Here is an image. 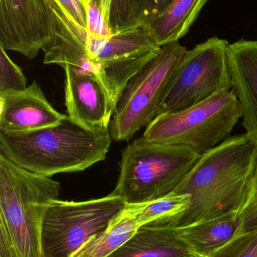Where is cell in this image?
<instances>
[{
  "mask_svg": "<svg viewBox=\"0 0 257 257\" xmlns=\"http://www.w3.org/2000/svg\"><path fill=\"white\" fill-rule=\"evenodd\" d=\"M50 0H0V47L34 59L53 37Z\"/></svg>",
  "mask_w": 257,
  "mask_h": 257,
  "instance_id": "cell-10",
  "label": "cell"
},
{
  "mask_svg": "<svg viewBox=\"0 0 257 257\" xmlns=\"http://www.w3.org/2000/svg\"><path fill=\"white\" fill-rule=\"evenodd\" d=\"M88 50L114 105L131 78L161 51L150 31L138 24L108 39L89 34Z\"/></svg>",
  "mask_w": 257,
  "mask_h": 257,
  "instance_id": "cell-9",
  "label": "cell"
},
{
  "mask_svg": "<svg viewBox=\"0 0 257 257\" xmlns=\"http://www.w3.org/2000/svg\"><path fill=\"white\" fill-rule=\"evenodd\" d=\"M50 4L54 32L52 39L42 50L44 63L89 72L101 81L99 69L88 50L87 29L78 25L57 0H50Z\"/></svg>",
  "mask_w": 257,
  "mask_h": 257,
  "instance_id": "cell-13",
  "label": "cell"
},
{
  "mask_svg": "<svg viewBox=\"0 0 257 257\" xmlns=\"http://www.w3.org/2000/svg\"><path fill=\"white\" fill-rule=\"evenodd\" d=\"M57 1L78 25L87 29L85 8L81 0H57Z\"/></svg>",
  "mask_w": 257,
  "mask_h": 257,
  "instance_id": "cell-26",
  "label": "cell"
},
{
  "mask_svg": "<svg viewBox=\"0 0 257 257\" xmlns=\"http://www.w3.org/2000/svg\"><path fill=\"white\" fill-rule=\"evenodd\" d=\"M0 133H24L60 124L67 115L48 102L36 81L25 90L0 94Z\"/></svg>",
  "mask_w": 257,
  "mask_h": 257,
  "instance_id": "cell-12",
  "label": "cell"
},
{
  "mask_svg": "<svg viewBox=\"0 0 257 257\" xmlns=\"http://www.w3.org/2000/svg\"><path fill=\"white\" fill-rule=\"evenodd\" d=\"M196 256L181 239L176 227L143 226L108 257H189Z\"/></svg>",
  "mask_w": 257,
  "mask_h": 257,
  "instance_id": "cell-16",
  "label": "cell"
},
{
  "mask_svg": "<svg viewBox=\"0 0 257 257\" xmlns=\"http://www.w3.org/2000/svg\"><path fill=\"white\" fill-rule=\"evenodd\" d=\"M190 204V195L172 192L150 202L126 205L125 208L135 217L140 226L176 227L178 220L188 209Z\"/></svg>",
  "mask_w": 257,
  "mask_h": 257,
  "instance_id": "cell-18",
  "label": "cell"
},
{
  "mask_svg": "<svg viewBox=\"0 0 257 257\" xmlns=\"http://www.w3.org/2000/svg\"><path fill=\"white\" fill-rule=\"evenodd\" d=\"M241 227L239 233L257 228V166L247 202L240 212Z\"/></svg>",
  "mask_w": 257,
  "mask_h": 257,
  "instance_id": "cell-24",
  "label": "cell"
},
{
  "mask_svg": "<svg viewBox=\"0 0 257 257\" xmlns=\"http://www.w3.org/2000/svg\"><path fill=\"white\" fill-rule=\"evenodd\" d=\"M81 3H83V5H84V2L85 1V0H81Z\"/></svg>",
  "mask_w": 257,
  "mask_h": 257,
  "instance_id": "cell-27",
  "label": "cell"
},
{
  "mask_svg": "<svg viewBox=\"0 0 257 257\" xmlns=\"http://www.w3.org/2000/svg\"><path fill=\"white\" fill-rule=\"evenodd\" d=\"M60 189L0 154V257H43L44 219Z\"/></svg>",
  "mask_w": 257,
  "mask_h": 257,
  "instance_id": "cell-3",
  "label": "cell"
},
{
  "mask_svg": "<svg viewBox=\"0 0 257 257\" xmlns=\"http://www.w3.org/2000/svg\"><path fill=\"white\" fill-rule=\"evenodd\" d=\"M207 257H257V228L237 234Z\"/></svg>",
  "mask_w": 257,
  "mask_h": 257,
  "instance_id": "cell-22",
  "label": "cell"
},
{
  "mask_svg": "<svg viewBox=\"0 0 257 257\" xmlns=\"http://www.w3.org/2000/svg\"><path fill=\"white\" fill-rule=\"evenodd\" d=\"M110 130L94 133L66 117L60 124L24 133H0V151L17 166L42 176L82 172L105 160Z\"/></svg>",
  "mask_w": 257,
  "mask_h": 257,
  "instance_id": "cell-2",
  "label": "cell"
},
{
  "mask_svg": "<svg viewBox=\"0 0 257 257\" xmlns=\"http://www.w3.org/2000/svg\"><path fill=\"white\" fill-rule=\"evenodd\" d=\"M65 72V105L69 118L94 133L110 130L116 105L99 78L71 68Z\"/></svg>",
  "mask_w": 257,
  "mask_h": 257,
  "instance_id": "cell-11",
  "label": "cell"
},
{
  "mask_svg": "<svg viewBox=\"0 0 257 257\" xmlns=\"http://www.w3.org/2000/svg\"><path fill=\"white\" fill-rule=\"evenodd\" d=\"M139 227L135 217L125 208L104 230L88 240L70 257L110 256L128 241Z\"/></svg>",
  "mask_w": 257,
  "mask_h": 257,
  "instance_id": "cell-19",
  "label": "cell"
},
{
  "mask_svg": "<svg viewBox=\"0 0 257 257\" xmlns=\"http://www.w3.org/2000/svg\"><path fill=\"white\" fill-rule=\"evenodd\" d=\"M241 227L240 212L234 211L176 228L181 239L196 256L207 257L239 233Z\"/></svg>",
  "mask_w": 257,
  "mask_h": 257,
  "instance_id": "cell-15",
  "label": "cell"
},
{
  "mask_svg": "<svg viewBox=\"0 0 257 257\" xmlns=\"http://www.w3.org/2000/svg\"><path fill=\"white\" fill-rule=\"evenodd\" d=\"M189 257H199V256H189Z\"/></svg>",
  "mask_w": 257,
  "mask_h": 257,
  "instance_id": "cell-28",
  "label": "cell"
},
{
  "mask_svg": "<svg viewBox=\"0 0 257 257\" xmlns=\"http://www.w3.org/2000/svg\"><path fill=\"white\" fill-rule=\"evenodd\" d=\"M202 154L183 145L135 139L122 153L117 185L112 193L126 205L167 196L181 184Z\"/></svg>",
  "mask_w": 257,
  "mask_h": 257,
  "instance_id": "cell-4",
  "label": "cell"
},
{
  "mask_svg": "<svg viewBox=\"0 0 257 257\" xmlns=\"http://www.w3.org/2000/svg\"><path fill=\"white\" fill-rule=\"evenodd\" d=\"M27 78L22 69L15 64L0 47V94L21 91L27 88Z\"/></svg>",
  "mask_w": 257,
  "mask_h": 257,
  "instance_id": "cell-23",
  "label": "cell"
},
{
  "mask_svg": "<svg viewBox=\"0 0 257 257\" xmlns=\"http://www.w3.org/2000/svg\"><path fill=\"white\" fill-rule=\"evenodd\" d=\"M144 0H113L111 26L113 34L138 25Z\"/></svg>",
  "mask_w": 257,
  "mask_h": 257,
  "instance_id": "cell-21",
  "label": "cell"
},
{
  "mask_svg": "<svg viewBox=\"0 0 257 257\" xmlns=\"http://www.w3.org/2000/svg\"><path fill=\"white\" fill-rule=\"evenodd\" d=\"M125 206L123 199L113 193L81 202L53 201L42 226V256L70 257L104 230Z\"/></svg>",
  "mask_w": 257,
  "mask_h": 257,
  "instance_id": "cell-7",
  "label": "cell"
},
{
  "mask_svg": "<svg viewBox=\"0 0 257 257\" xmlns=\"http://www.w3.org/2000/svg\"><path fill=\"white\" fill-rule=\"evenodd\" d=\"M208 0H173L147 27L159 46L187 35Z\"/></svg>",
  "mask_w": 257,
  "mask_h": 257,
  "instance_id": "cell-17",
  "label": "cell"
},
{
  "mask_svg": "<svg viewBox=\"0 0 257 257\" xmlns=\"http://www.w3.org/2000/svg\"><path fill=\"white\" fill-rule=\"evenodd\" d=\"M257 166V142L250 135L228 138L201 155L174 193L188 194L183 227L239 211L247 202Z\"/></svg>",
  "mask_w": 257,
  "mask_h": 257,
  "instance_id": "cell-1",
  "label": "cell"
},
{
  "mask_svg": "<svg viewBox=\"0 0 257 257\" xmlns=\"http://www.w3.org/2000/svg\"><path fill=\"white\" fill-rule=\"evenodd\" d=\"M229 62L232 91L241 105L243 126L257 142V41L229 44Z\"/></svg>",
  "mask_w": 257,
  "mask_h": 257,
  "instance_id": "cell-14",
  "label": "cell"
},
{
  "mask_svg": "<svg viewBox=\"0 0 257 257\" xmlns=\"http://www.w3.org/2000/svg\"><path fill=\"white\" fill-rule=\"evenodd\" d=\"M173 0H144L140 24L149 27Z\"/></svg>",
  "mask_w": 257,
  "mask_h": 257,
  "instance_id": "cell-25",
  "label": "cell"
},
{
  "mask_svg": "<svg viewBox=\"0 0 257 257\" xmlns=\"http://www.w3.org/2000/svg\"><path fill=\"white\" fill-rule=\"evenodd\" d=\"M188 50L178 42L161 46L152 59L127 84L119 96L110 125L112 139L129 141L158 114L169 86Z\"/></svg>",
  "mask_w": 257,
  "mask_h": 257,
  "instance_id": "cell-6",
  "label": "cell"
},
{
  "mask_svg": "<svg viewBox=\"0 0 257 257\" xmlns=\"http://www.w3.org/2000/svg\"><path fill=\"white\" fill-rule=\"evenodd\" d=\"M229 45L226 40L214 37L188 51L157 117L194 106L223 90H232Z\"/></svg>",
  "mask_w": 257,
  "mask_h": 257,
  "instance_id": "cell-8",
  "label": "cell"
},
{
  "mask_svg": "<svg viewBox=\"0 0 257 257\" xmlns=\"http://www.w3.org/2000/svg\"><path fill=\"white\" fill-rule=\"evenodd\" d=\"M241 116L236 95L223 90L187 109L158 116L142 137L150 143L187 146L202 154L226 140Z\"/></svg>",
  "mask_w": 257,
  "mask_h": 257,
  "instance_id": "cell-5",
  "label": "cell"
},
{
  "mask_svg": "<svg viewBox=\"0 0 257 257\" xmlns=\"http://www.w3.org/2000/svg\"><path fill=\"white\" fill-rule=\"evenodd\" d=\"M113 0H85L87 30L93 37L108 39L113 36L110 26Z\"/></svg>",
  "mask_w": 257,
  "mask_h": 257,
  "instance_id": "cell-20",
  "label": "cell"
}]
</instances>
